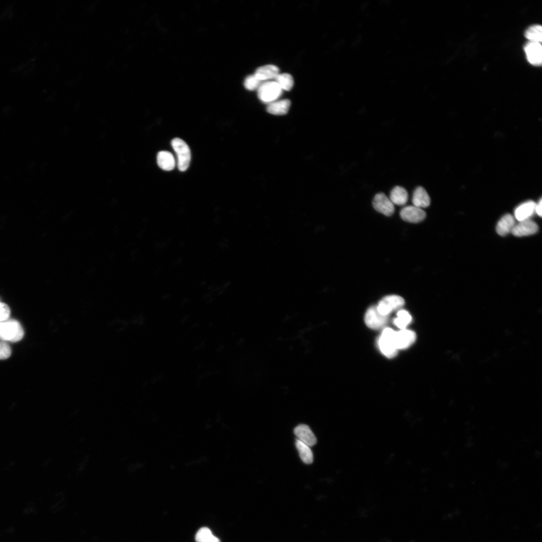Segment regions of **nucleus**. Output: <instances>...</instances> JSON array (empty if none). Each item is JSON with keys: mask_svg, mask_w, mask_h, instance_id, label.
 <instances>
[{"mask_svg": "<svg viewBox=\"0 0 542 542\" xmlns=\"http://www.w3.org/2000/svg\"><path fill=\"white\" fill-rule=\"evenodd\" d=\"M23 328L20 323L15 319H8L0 322V339L13 342L21 340L24 336Z\"/></svg>", "mask_w": 542, "mask_h": 542, "instance_id": "nucleus-1", "label": "nucleus"}, {"mask_svg": "<svg viewBox=\"0 0 542 542\" xmlns=\"http://www.w3.org/2000/svg\"><path fill=\"white\" fill-rule=\"evenodd\" d=\"M171 145L177 157L178 169L182 172L186 171L191 160V152L188 146L179 138L173 139Z\"/></svg>", "mask_w": 542, "mask_h": 542, "instance_id": "nucleus-2", "label": "nucleus"}, {"mask_svg": "<svg viewBox=\"0 0 542 542\" xmlns=\"http://www.w3.org/2000/svg\"><path fill=\"white\" fill-rule=\"evenodd\" d=\"M394 330L389 328H385L378 340V346L382 353L386 357H395L397 353L394 343Z\"/></svg>", "mask_w": 542, "mask_h": 542, "instance_id": "nucleus-3", "label": "nucleus"}, {"mask_svg": "<svg viewBox=\"0 0 542 542\" xmlns=\"http://www.w3.org/2000/svg\"><path fill=\"white\" fill-rule=\"evenodd\" d=\"M282 90L276 81H266L261 83L258 88L257 96L262 102L270 103L281 95Z\"/></svg>", "mask_w": 542, "mask_h": 542, "instance_id": "nucleus-4", "label": "nucleus"}, {"mask_svg": "<svg viewBox=\"0 0 542 542\" xmlns=\"http://www.w3.org/2000/svg\"><path fill=\"white\" fill-rule=\"evenodd\" d=\"M404 299L397 295H389L380 300L376 306L378 312L382 315L388 316L393 311L401 308Z\"/></svg>", "mask_w": 542, "mask_h": 542, "instance_id": "nucleus-5", "label": "nucleus"}, {"mask_svg": "<svg viewBox=\"0 0 542 542\" xmlns=\"http://www.w3.org/2000/svg\"><path fill=\"white\" fill-rule=\"evenodd\" d=\"M388 316L380 314L376 306H373L366 312L364 321L366 325L372 329H379L383 327L387 322Z\"/></svg>", "mask_w": 542, "mask_h": 542, "instance_id": "nucleus-6", "label": "nucleus"}, {"mask_svg": "<svg viewBox=\"0 0 542 542\" xmlns=\"http://www.w3.org/2000/svg\"><path fill=\"white\" fill-rule=\"evenodd\" d=\"M373 206L378 212L389 216L394 212V204L384 193L375 195L373 200Z\"/></svg>", "mask_w": 542, "mask_h": 542, "instance_id": "nucleus-7", "label": "nucleus"}, {"mask_svg": "<svg viewBox=\"0 0 542 542\" xmlns=\"http://www.w3.org/2000/svg\"><path fill=\"white\" fill-rule=\"evenodd\" d=\"M524 50L528 61L532 65H540L542 61V47L540 43L528 42Z\"/></svg>", "mask_w": 542, "mask_h": 542, "instance_id": "nucleus-8", "label": "nucleus"}, {"mask_svg": "<svg viewBox=\"0 0 542 542\" xmlns=\"http://www.w3.org/2000/svg\"><path fill=\"white\" fill-rule=\"evenodd\" d=\"M400 216L405 221L418 223L425 218L426 214L422 209L413 205L403 207L400 211Z\"/></svg>", "mask_w": 542, "mask_h": 542, "instance_id": "nucleus-9", "label": "nucleus"}, {"mask_svg": "<svg viewBox=\"0 0 542 542\" xmlns=\"http://www.w3.org/2000/svg\"><path fill=\"white\" fill-rule=\"evenodd\" d=\"M415 333L407 329L400 330L395 332L394 343L397 350L406 349L415 341Z\"/></svg>", "mask_w": 542, "mask_h": 542, "instance_id": "nucleus-10", "label": "nucleus"}, {"mask_svg": "<svg viewBox=\"0 0 542 542\" xmlns=\"http://www.w3.org/2000/svg\"><path fill=\"white\" fill-rule=\"evenodd\" d=\"M538 229V226L534 221L527 219L516 224L511 233L517 237L528 236L535 233Z\"/></svg>", "mask_w": 542, "mask_h": 542, "instance_id": "nucleus-11", "label": "nucleus"}, {"mask_svg": "<svg viewBox=\"0 0 542 542\" xmlns=\"http://www.w3.org/2000/svg\"><path fill=\"white\" fill-rule=\"evenodd\" d=\"M294 432L298 440L309 446H314L317 442L315 436L306 425L298 426L294 429Z\"/></svg>", "mask_w": 542, "mask_h": 542, "instance_id": "nucleus-12", "label": "nucleus"}, {"mask_svg": "<svg viewBox=\"0 0 542 542\" xmlns=\"http://www.w3.org/2000/svg\"><path fill=\"white\" fill-rule=\"evenodd\" d=\"M536 203L532 201H528L519 205L514 210V218L519 222L529 219L535 213Z\"/></svg>", "mask_w": 542, "mask_h": 542, "instance_id": "nucleus-13", "label": "nucleus"}, {"mask_svg": "<svg viewBox=\"0 0 542 542\" xmlns=\"http://www.w3.org/2000/svg\"><path fill=\"white\" fill-rule=\"evenodd\" d=\"M515 224L514 216L510 214H506L498 222L496 227V232L501 236H505L511 232Z\"/></svg>", "mask_w": 542, "mask_h": 542, "instance_id": "nucleus-14", "label": "nucleus"}, {"mask_svg": "<svg viewBox=\"0 0 542 542\" xmlns=\"http://www.w3.org/2000/svg\"><path fill=\"white\" fill-rule=\"evenodd\" d=\"M430 201L429 195L423 187H418L415 190L412 197L414 206L421 209L426 208L430 205Z\"/></svg>", "mask_w": 542, "mask_h": 542, "instance_id": "nucleus-15", "label": "nucleus"}, {"mask_svg": "<svg viewBox=\"0 0 542 542\" xmlns=\"http://www.w3.org/2000/svg\"><path fill=\"white\" fill-rule=\"evenodd\" d=\"M279 74V68L274 65H266L258 68L254 75L260 81L275 79Z\"/></svg>", "mask_w": 542, "mask_h": 542, "instance_id": "nucleus-16", "label": "nucleus"}, {"mask_svg": "<svg viewBox=\"0 0 542 542\" xmlns=\"http://www.w3.org/2000/svg\"><path fill=\"white\" fill-rule=\"evenodd\" d=\"M290 105L291 102L289 99L275 101L268 104L266 110L272 114L284 115L288 112Z\"/></svg>", "mask_w": 542, "mask_h": 542, "instance_id": "nucleus-17", "label": "nucleus"}, {"mask_svg": "<svg viewBox=\"0 0 542 542\" xmlns=\"http://www.w3.org/2000/svg\"><path fill=\"white\" fill-rule=\"evenodd\" d=\"M157 163L159 167L165 171L172 170L175 166V160L173 155L165 151L158 153Z\"/></svg>", "mask_w": 542, "mask_h": 542, "instance_id": "nucleus-18", "label": "nucleus"}, {"mask_svg": "<svg viewBox=\"0 0 542 542\" xmlns=\"http://www.w3.org/2000/svg\"><path fill=\"white\" fill-rule=\"evenodd\" d=\"M389 199L395 205L401 206L405 204L408 200V193L402 187L396 186L391 191Z\"/></svg>", "mask_w": 542, "mask_h": 542, "instance_id": "nucleus-19", "label": "nucleus"}, {"mask_svg": "<svg viewBox=\"0 0 542 542\" xmlns=\"http://www.w3.org/2000/svg\"><path fill=\"white\" fill-rule=\"evenodd\" d=\"M295 445L303 462L307 464H311L313 461V455L309 446L298 439L296 440Z\"/></svg>", "mask_w": 542, "mask_h": 542, "instance_id": "nucleus-20", "label": "nucleus"}, {"mask_svg": "<svg viewBox=\"0 0 542 542\" xmlns=\"http://www.w3.org/2000/svg\"><path fill=\"white\" fill-rule=\"evenodd\" d=\"M195 538L196 542H220L219 539L214 536L210 529L206 527L200 528Z\"/></svg>", "mask_w": 542, "mask_h": 542, "instance_id": "nucleus-21", "label": "nucleus"}, {"mask_svg": "<svg viewBox=\"0 0 542 542\" xmlns=\"http://www.w3.org/2000/svg\"><path fill=\"white\" fill-rule=\"evenodd\" d=\"M524 36L530 42L540 43L542 40L541 26L534 25L529 27L525 31Z\"/></svg>", "mask_w": 542, "mask_h": 542, "instance_id": "nucleus-22", "label": "nucleus"}, {"mask_svg": "<svg viewBox=\"0 0 542 542\" xmlns=\"http://www.w3.org/2000/svg\"><path fill=\"white\" fill-rule=\"evenodd\" d=\"M275 79L282 90L290 91L293 86V78L289 73H279Z\"/></svg>", "mask_w": 542, "mask_h": 542, "instance_id": "nucleus-23", "label": "nucleus"}, {"mask_svg": "<svg viewBox=\"0 0 542 542\" xmlns=\"http://www.w3.org/2000/svg\"><path fill=\"white\" fill-rule=\"evenodd\" d=\"M397 317L393 320L394 324L400 329H405L412 320V317L409 313L404 310H401L397 313Z\"/></svg>", "mask_w": 542, "mask_h": 542, "instance_id": "nucleus-24", "label": "nucleus"}, {"mask_svg": "<svg viewBox=\"0 0 542 542\" xmlns=\"http://www.w3.org/2000/svg\"><path fill=\"white\" fill-rule=\"evenodd\" d=\"M260 84L261 81L254 75L247 76L244 83L245 87L249 90L257 89Z\"/></svg>", "mask_w": 542, "mask_h": 542, "instance_id": "nucleus-25", "label": "nucleus"}, {"mask_svg": "<svg viewBox=\"0 0 542 542\" xmlns=\"http://www.w3.org/2000/svg\"><path fill=\"white\" fill-rule=\"evenodd\" d=\"M12 350L10 345L4 341H0V359L8 358L11 354Z\"/></svg>", "mask_w": 542, "mask_h": 542, "instance_id": "nucleus-26", "label": "nucleus"}, {"mask_svg": "<svg viewBox=\"0 0 542 542\" xmlns=\"http://www.w3.org/2000/svg\"><path fill=\"white\" fill-rule=\"evenodd\" d=\"M10 313L9 307L5 303L0 302V322L8 320Z\"/></svg>", "mask_w": 542, "mask_h": 542, "instance_id": "nucleus-27", "label": "nucleus"}, {"mask_svg": "<svg viewBox=\"0 0 542 542\" xmlns=\"http://www.w3.org/2000/svg\"><path fill=\"white\" fill-rule=\"evenodd\" d=\"M542 209V200L541 199L539 200L538 202L536 204L535 206V213H536L539 216L541 217Z\"/></svg>", "mask_w": 542, "mask_h": 542, "instance_id": "nucleus-28", "label": "nucleus"}]
</instances>
